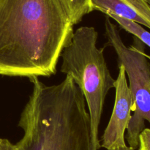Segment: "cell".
Here are the masks:
<instances>
[{
    "label": "cell",
    "mask_w": 150,
    "mask_h": 150,
    "mask_svg": "<svg viewBox=\"0 0 150 150\" xmlns=\"http://www.w3.org/2000/svg\"><path fill=\"white\" fill-rule=\"evenodd\" d=\"M73 26L59 0H0V75L54 74Z\"/></svg>",
    "instance_id": "obj_1"
},
{
    "label": "cell",
    "mask_w": 150,
    "mask_h": 150,
    "mask_svg": "<svg viewBox=\"0 0 150 150\" xmlns=\"http://www.w3.org/2000/svg\"><path fill=\"white\" fill-rule=\"evenodd\" d=\"M29 80L33 88L18 122L24 134L17 150H92L89 114L73 77L54 85Z\"/></svg>",
    "instance_id": "obj_2"
},
{
    "label": "cell",
    "mask_w": 150,
    "mask_h": 150,
    "mask_svg": "<svg viewBox=\"0 0 150 150\" xmlns=\"http://www.w3.org/2000/svg\"><path fill=\"white\" fill-rule=\"evenodd\" d=\"M98 33L92 26H81L74 32L61 57V71L73 77L86 102L90 118L92 150L100 148L99 126L107 94L114 88L104 56L97 46Z\"/></svg>",
    "instance_id": "obj_3"
},
{
    "label": "cell",
    "mask_w": 150,
    "mask_h": 150,
    "mask_svg": "<svg viewBox=\"0 0 150 150\" xmlns=\"http://www.w3.org/2000/svg\"><path fill=\"white\" fill-rule=\"evenodd\" d=\"M108 44L115 50L119 64L125 67L129 80V88L133 100V115L127 128L129 147L138 149L139 136L145 129V121L150 124V63L145 53V45L134 37L133 43L127 47L118 29L107 16L105 22Z\"/></svg>",
    "instance_id": "obj_4"
},
{
    "label": "cell",
    "mask_w": 150,
    "mask_h": 150,
    "mask_svg": "<svg viewBox=\"0 0 150 150\" xmlns=\"http://www.w3.org/2000/svg\"><path fill=\"white\" fill-rule=\"evenodd\" d=\"M119 66V74L114 82L116 90L114 109L109 122L102 137L101 146L107 150L126 146L125 133L131 119L133 100L127 85L125 67Z\"/></svg>",
    "instance_id": "obj_5"
},
{
    "label": "cell",
    "mask_w": 150,
    "mask_h": 150,
    "mask_svg": "<svg viewBox=\"0 0 150 150\" xmlns=\"http://www.w3.org/2000/svg\"><path fill=\"white\" fill-rule=\"evenodd\" d=\"M91 4L92 11L115 15L150 29V6L146 0H91Z\"/></svg>",
    "instance_id": "obj_6"
},
{
    "label": "cell",
    "mask_w": 150,
    "mask_h": 150,
    "mask_svg": "<svg viewBox=\"0 0 150 150\" xmlns=\"http://www.w3.org/2000/svg\"><path fill=\"white\" fill-rule=\"evenodd\" d=\"M73 25L77 24L85 15L92 11L91 0H59Z\"/></svg>",
    "instance_id": "obj_7"
},
{
    "label": "cell",
    "mask_w": 150,
    "mask_h": 150,
    "mask_svg": "<svg viewBox=\"0 0 150 150\" xmlns=\"http://www.w3.org/2000/svg\"><path fill=\"white\" fill-rule=\"evenodd\" d=\"M107 16L114 19L116 22H117L120 25L122 29L130 32V34H133L136 38L140 40L144 45L148 46L150 48V32L142 27L141 24L133 21L124 19V18L113 14H109Z\"/></svg>",
    "instance_id": "obj_8"
},
{
    "label": "cell",
    "mask_w": 150,
    "mask_h": 150,
    "mask_svg": "<svg viewBox=\"0 0 150 150\" xmlns=\"http://www.w3.org/2000/svg\"><path fill=\"white\" fill-rule=\"evenodd\" d=\"M139 150H150V129L145 128L139 136Z\"/></svg>",
    "instance_id": "obj_9"
},
{
    "label": "cell",
    "mask_w": 150,
    "mask_h": 150,
    "mask_svg": "<svg viewBox=\"0 0 150 150\" xmlns=\"http://www.w3.org/2000/svg\"><path fill=\"white\" fill-rule=\"evenodd\" d=\"M0 150H17L16 144H13L8 139L0 138Z\"/></svg>",
    "instance_id": "obj_10"
},
{
    "label": "cell",
    "mask_w": 150,
    "mask_h": 150,
    "mask_svg": "<svg viewBox=\"0 0 150 150\" xmlns=\"http://www.w3.org/2000/svg\"><path fill=\"white\" fill-rule=\"evenodd\" d=\"M109 150H133L130 147L127 146H126L125 147H122V148H119V149H109Z\"/></svg>",
    "instance_id": "obj_11"
},
{
    "label": "cell",
    "mask_w": 150,
    "mask_h": 150,
    "mask_svg": "<svg viewBox=\"0 0 150 150\" xmlns=\"http://www.w3.org/2000/svg\"><path fill=\"white\" fill-rule=\"evenodd\" d=\"M146 1L148 3V4H149V5L150 6V0H146Z\"/></svg>",
    "instance_id": "obj_12"
},
{
    "label": "cell",
    "mask_w": 150,
    "mask_h": 150,
    "mask_svg": "<svg viewBox=\"0 0 150 150\" xmlns=\"http://www.w3.org/2000/svg\"><path fill=\"white\" fill-rule=\"evenodd\" d=\"M146 57H147L149 60H150V55H148V54H146Z\"/></svg>",
    "instance_id": "obj_13"
}]
</instances>
